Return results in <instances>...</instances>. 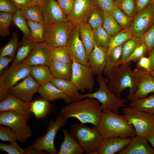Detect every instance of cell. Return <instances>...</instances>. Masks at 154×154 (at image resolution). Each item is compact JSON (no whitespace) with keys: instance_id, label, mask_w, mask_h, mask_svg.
<instances>
[{"instance_id":"cell-1","label":"cell","mask_w":154,"mask_h":154,"mask_svg":"<svg viewBox=\"0 0 154 154\" xmlns=\"http://www.w3.org/2000/svg\"><path fill=\"white\" fill-rule=\"evenodd\" d=\"M102 110L97 100L88 97L72 101L62 107L60 113L65 118L74 117L82 123H91L97 127Z\"/></svg>"},{"instance_id":"cell-22","label":"cell","mask_w":154,"mask_h":154,"mask_svg":"<svg viewBox=\"0 0 154 154\" xmlns=\"http://www.w3.org/2000/svg\"><path fill=\"white\" fill-rule=\"evenodd\" d=\"M145 137L136 135L132 137L126 147L118 154H154V149L148 143Z\"/></svg>"},{"instance_id":"cell-49","label":"cell","mask_w":154,"mask_h":154,"mask_svg":"<svg viewBox=\"0 0 154 154\" xmlns=\"http://www.w3.org/2000/svg\"><path fill=\"white\" fill-rule=\"evenodd\" d=\"M146 53L145 47L141 44L135 49L123 64L129 63L131 62H137L141 57L144 56Z\"/></svg>"},{"instance_id":"cell-40","label":"cell","mask_w":154,"mask_h":154,"mask_svg":"<svg viewBox=\"0 0 154 154\" xmlns=\"http://www.w3.org/2000/svg\"><path fill=\"white\" fill-rule=\"evenodd\" d=\"M116 5L127 16L133 18L138 12L135 0H115Z\"/></svg>"},{"instance_id":"cell-47","label":"cell","mask_w":154,"mask_h":154,"mask_svg":"<svg viewBox=\"0 0 154 154\" xmlns=\"http://www.w3.org/2000/svg\"><path fill=\"white\" fill-rule=\"evenodd\" d=\"M0 150L9 154H26L25 150L22 148L18 144L16 141L10 142L9 144L0 143Z\"/></svg>"},{"instance_id":"cell-5","label":"cell","mask_w":154,"mask_h":154,"mask_svg":"<svg viewBox=\"0 0 154 154\" xmlns=\"http://www.w3.org/2000/svg\"><path fill=\"white\" fill-rule=\"evenodd\" d=\"M70 132L86 154H96L103 139L96 127L76 123L71 125Z\"/></svg>"},{"instance_id":"cell-58","label":"cell","mask_w":154,"mask_h":154,"mask_svg":"<svg viewBox=\"0 0 154 154\" xmlns=\"http://www.w3.org/2000/svg\"><path fill=\"white\" fill-rule=\"evenodd\" d=\"M149 57L151 61V67L150 71L154 70V48L149 53Z\"/></svg>"},{"instance_id":"cell-24","label":"cell","mask_w":154,"mask_h":154,"mask_svg":"<svg viewBox=\"0 0 154 154\" xmlns=\"http://www.w3.org/2000/svg\"><path fill=\"white\" fill-rule=\"evenodd\" d=\"M64 139L58 154H82L85 152L76 139L66 130H62Z\"/></svg>"},{"instance_id":"cell-43","label":"cell","mask_w":154,"mask_h":154,"mask_svg":"<svg viewBox=\"0 0 154 154\" xmlns=\"http://www.w3.org/2000/svg\"><path fill=\"white\" fill-rule=\"evenodd\" d=\"M18 43V34L13 31L9 41L1 49L0 56H7L13 58L17 49Z\"/></svg>"},{"instance_id":"cell-60","label":"cell","mask_w":154,"mask_h":154,"mask_svg":"<svg viewBox=\"0 0 154 154\" xmlns=\"http://www.w3.org/2000/svg\"><path fill=\"white\" fill-rule=\"evenodd\" d=\"M149 72L150 74L154 77V70L150 71Z\"/></svg>"},{"instance_id":"cell-53","label":"cell","mask_w":154,"mask_h":154,"mask_svg":"<svg viewBox=\"0 0 154 154\" xmlns=\"http://www.w3.org/2000/svg\"><path fill=\"white\" fill-rule=\"evenodd\" d=\"M151 67V61L149 57L144 56L141 57L137 62L136 67L142 68L149 72Z\"/></svg>"},{"instance_id":"cell-46","label":"cell","mask_w":154,"mask_h":154,"mask_svg":"<svg viewBox=\"0 0 154 154\" xmlns=\"http://www.w3.org/2000/svg\"><path fill=\"white\" fill-rule=\"evenodd\" d=\"M141 44L145 47L149 55L154 48V24L140 37Z\"/></svg>"},{"instance_id":"cell-44","label":"cell","mask_w":154,"mask_h":154,"mask_svg":"<svg viewBox=\"0 0 154 154\" xmlns=\"http://www.w3.org/2000/svg\"><path fill=\"white\" fill-rule=\"evenodd\" d=\"M94 30L102 26L103 11L97 5L92 11L86 21Z\"/></svg>"},{"instance_id":"cell-37","label":"cell","mask_w":154,"mask_h":154,"mask_svg":"<svg viewBox=\"0 0 154 154\" xmlns=\"http://www.w3.org/2000/svg\"><path fill=\"white\" fill-rule=\"evenodd\" d=\"M133 37L130 29H123L115 35L111 37L106 54H109L114 47L122 45Z\"/></svg>"},{"instance_id":"cell-51","label":"cell","mask_w":154,"mask_h":154,"mask_svg":"<svg viewBox=\"0 0 154 154\" xmlns=\"http://www.w3.org/2000/svg\"><path fill=\"white\" fill-rule=\"evenodd\" d=\"M17 9L10 0H0V11L12 14Z\"/></svg>"},{"instance_id":"cell-62","label":"cell","mask_w":154,"mask_h":154,"mask_svg":"<svg viewBox=\"0 0 154 154\" xmlns=\"http://www.w3.org/2000/svg\"><path fill=\"white\" fill-rule=\"evenodd\" d=\"M56 0V1H58V0Z\"/></svg>"},{"instance_id":"cell-15","label":"cell","mask_w":154,"mask_h":154,"mask_svg":"<svg viewBox=\"0 0 154 154\" xmlns=\"http://www.w3.org/2000/svg\"><path fill=\"white\" fill-rule=\"evenodd\" d=\"M52 62L51 48L44 42L36 43L28 56L23 62L29 66L43 65L49 66Z\"/></svg>"},{"instance_id":"cell-33","label":"cell","mask_w":154,"mask_h":154,"mask_svg":"<svg viewBox=\"0 0 154 154\" xmlns=\"http://www.w3.org/2000/svg\"><path fill=\"white\" fill-rule=\"evenodd\" d=\"M52 62L60 63H72V59L66 46L51 48Z\"/></svg>"},{"instance_id":"cell-3","label":"cell","mask_w":154,"mask_h":154,"mask_svg":"<svg viewBox=\"0 0 154 154\" xmlns=\"http://www.w3.org/2000/svg\"><path fill=\"white\" fill-rule=\"evenodd\" d=\"M108 86L111 91L120 98L121 94L127 88L129 93L126 99L130 101L137 88V79L130 63H125L115 67L109 78Z\"/></svg>"},{"instance_id":"cell-34","label":"cell","mask_w":154,"mask_h":154,"mask_svg":"<svg viewBox=\"0 0 154 154\" xmlns=\"http://www.w3.org/2000/svg\"><path fill=\"white\" fill-rule=\"evenodd\" d=\"M130 101L129 106L154 114V94L144 98H131Z\"/></svg>"},{"instance_id":"cell-36","label":"cell","mask_w":154,"mask_h":154,"mask_svg":"<svg viewBox=\"0 0 154 154\" xmlns=\"http://www.w3.org/2000/svg\"><path fill=\"white\" fill-rule=\"evenodd\" d=\"M102 26L111 36H114L122 29L109 12L103 11V21Z\"/></svg>"},{"instance_id":"cell-31","label":"cell","mask_w":154,"mask_h":154,"mask_svg":"<svg viewBox=\"0 0 154 154\" xmlns=\"http://www.w3.org/2000/svg\"><path fill=\"white\" fill-rule=\"evenodd\" d=\"M72 63H60L52 62L49 66L53 77L71 80Z\"/></svg>"},{"instance_id":"cell-25","label":"cell","mask_w":154,"mask_h":154,"mask_svg":"<svg viewBox=\"0 0 154 154\" xmlns=\"http://www.w3.org/2000/svg\"><path fill=\"white\" fill-rule=\"evenodd\" d=\"M80 36L88 56L93 50L95 41L94 30L86 21L79 24Z\"/></svg>"},{"instance_id":"cell-38","label":"cell","mask_w":154,"mask_h":154,"mask_svg":"<svg viewBox=\"0 0 154 154\" xmlns=\"http://www.w3.org/2000/svg\"><path fill=\"white\" fill-rule=\"evenodd\" d=\"M12 23L22 32L23 37L30 38L31 32L27 20L22 15L20 11L17 10L12 14Z\"/></svg>"},{"instance_id":"cell-9","label":"cell","mask_w":154,"mask_h":154,"mask_svg":"<svg viewBox=\"0 0 154 154\" xmlns=\"http://www.w3.org/2000/svg\"><path fill=\"white\" fill-rule=\"evenodd\" d=\"M75 25L72 21L67 20L48 26L45 42L51 48L66 46Z\"/></svg>"},{"instance_id":"cell-59","label":"cell","mask_w":154,"mask_h":154,"mask_svg":"<svg viewBox=\"0 0 154 154\" xmlns=\"http://www.w3.org/2000/svg\"><path fill=\"white\" fill-rule=\"evenodd\" d=\"M31 1L35 5L41 6L44 0H31Z\"/></svg>"},{"instance_id":"cell-54","label":"cell","mask_w":154,"mask_h":154,"mask_svg":"<svg viewBox=\"0 0 154 154\" xmlns=\"http://www.w3.org/2000/svg\"><path fill=\"white\" fill-rule=\"evenodd\" d=\"M17 8L19 10L26 7L35 5L31 0H10Z\"/></svg>"},{"instance_id":"cell-2","label":"cell","mask_w":154,"mask_h":154,"mask_svg":"<svg viewBox=\"0 0 154 154\" xmlns=\"http://www.w3.org/2000/svg\"><path fill=\"white\" fill-rule=\"evenodd\" d=\"M97 127L103 138L112 136L133 137L136 135L134 127L123 115L107 109L102 110Z\"/></svg>"},{"instance_id":"cell-55","label":"cell","mask_w":154,"mask_h":154,"mask_svg":"<svg viewBox=\"0 0 154 154\" xmlns=\"http://www.w3.org/2000/svg\"><path fill=\"white\" fill-rule=\"evenodd\" d=\"M13 58L7 56H0V74L2 73L3 70L5 68Z\"/></svg>"},{"instance_id":"cell-50","label":"cell","mask_w":154,"mask_h":154,"mask_svg":"<svg viewBox=\"0 0 154 154\" xmlns=\"http://www.w3.org/2000/svg\"><path fill=\"white\" fill-rule=\"evenodd\" d=\"M74 1V0H58L57 2L62 11L67 16L72 11Z\"/></svg>"},{"instance_id":"cell-19","label":"cell","mask_w":154,"mask_h":154,"mask_svg":"<svg viewBox=\"0 0 154 154\" xmlns=\"http://www.w3.org/2000/svg\"><path fill=\"white\" fill-rule=\"evenodd\" d=\"M132 137L112 136L103 138L96 154L118 153L126 147Z\"/></svg>"},{"instance_id":"cell-4","label":"cell","mask_w":154,"mask_h":154,"mask_svg":"<svg viewBox=\"0 0 154 154\" xmlns=\"http://www.w3.org/2000/svg\"><path fill=\"white\" fill-rule=\"evenodd\" d=\"M96 80L99 84L98 89L92 93L80 94L77 100L88 97L95 99L100 104L102 110L108 109L116 113H118V110L120 107L127 106L126 104L127 101L126 99L119 98L109 89L108 85V78L104 77L100 74L97 75Z\"/></svg>"},{"instance_id":"cell-45","label":"cell","mask_w":154,"mask_h":154,"mask_svg":"<svg viewBox=\"0 0 154 154\" xmlns=\"http://www.w3.org/2000/svg\"><path fill=\"white\" fill-rule=\"evenodd\" d=\"M12 14L1 12L0 13V35L5 37L9 34V27L12 22Z\"/></svg>"},{"instance_id":"cell-21","label":"cell","mask_w":154,"mask_h":154,"mask_svg":"<svg viewBox=\"0 0 154 154\" xmlns=\"http://www.w3.org/2000/svg\"><path fill=\"white\" fill-rule=\"evenodd\" d=\"M106 53L95 42L94 48L88 56V65L94 75L103 72L107 63Z\"/></svg>"},{"instance_id":"cell-56","label":"cell","mask_w":154,"mask_h":154,"mask_svg":"<svg viewBox=\"0 0 154 154\" xmlns=\"http://www.w3.org/2000/svg\"><path fill=\"white\" fill-rule=\"evenodd\" d=\"M138 12H141L146 8L153 0H135Z\"/></svg>"},{"instance_id":"cell-27","label":"cell","mask_w":154,"mask_h":154,"mask_svg":"<svg viewBox=\"0 0 154 154\" xmlns=\"http://www.w3.org/2000/svg\"><path fill=\"white\" fill-rule=\"evenodd\" d=\"M36 44L31 39L23 37L11 66V68L23 62L28 56Z\"/></svg>"},{"instance_id":"cell-6","label":"cell","mask_w":154,"mask_h":154,"mask_svg":"<svg viewBox=\"0 0 154 154\" xmlns=\"http://www.w3.org/2000/svg\"><path fill=\"white\" fill-rule=\"evenodd\" d=\"M67 119L59 113L55 120L50 121L45 135L37 137L30 146L26 148L45 153L58 154V151L54 145L55 138L59 130L66 124Z\"/></svg>"},{"instance_id":"cell-18","label":"cell","mask_w":154,"mask_h":154,"mask_svg":"<svg viewBox=\"0 0 154 154\" xmlns=\"http://www.w3.org/2000/svg\"><path fill=\"white\" fill-rule=\"evenodd\" d=\"M96 5L95 0H74L72 11L67 16V20L74 24L86 21Z\"/></svg>"},{"instance_id":"cell-39","label":"cell","mask_w":154,"mask_h":154,"mask_svg":"<svg viewBox=\"0 0 154 154\" xmlns=\"http://www.w3.org/2000/svg\"><path fill=\"white\" fill-rule=\"evenodd\" d=\"M110 13L122 29H130L133 18L130 17L124 13L115 4Z\"/></svg>"},{"instance_id":"cell-61","label":"cell","mask_w":154,"mask_h":154,"mask_svg":"<svg viewBox=\"0 0 154 154\" xmlns=\"http://www.w3.org/2000/svg\"><path fill=\"white\" fill-rule=\"evenodd\" d=\"M151 4H153L154 5V0H153L151 3Z\"/></svg>"},{"instance_id":"cell-48","label":"cell","mask_w":154,"mask_h":154,"mask_svg":"<svg viewBox=\"0 0 154 154\" xmlns=\"http://www.w3.org/2000/svg\"><path fill=\"white\" fill-rule=\"evenodd\" d=\"M0 140L4 141L10 142L17 141V136L14 132L9 127L0 125Z\"/></svg>"},{"instance_id":"cell-7","label":"cell","mask_w":154,"mask_h":154,"mask_svg":"<svg viewBox=\"0 0 154 154\" xmlns=\"http://www.w3.org/2000/svg\"><path fill=\"white\" fill-rule=\"evenodd\" d=\"M31 116L13 111L0 112V124L11 129L17 136V141L23 143L32 134V131L27 125Z\"/></svg>"},{"instance_id":"cell-57","label":"cell","mask_w":154,"mask_h":154,"mask_svg":"<svg viewBox=\"0 0 154 154\" xmlns=\"http://www.w3.org/2000/svg\"><path fill=\"white\" fill-rule=\"evenodd\" d=\"M146 138L154 149V127L148 134Z\"/></svg>"},{"instance_id":"cell-41","label":"cell","mask_w":154,"mask_h":154,"mask_svg":"<svg viewBox=\"0 0 154 154\" xmlns=\"http://www.w3.org/2000/svg\"><path fill=\"white\" fill-rule=\"evenodd\" d=\"M94 40L97 44L107 52L111 37L102 26L94 30Z\"/></svg>"},{"instance_id":"cell-20","label":"cell","mask_w":154,"mask_h":154,"mask_svg":"<svg viewBox=\"0 0 154 154\" xmlns=\"http://www.w3.org/2000/svg\"><path fill=\"white\" fill-rule=\"evenodd\" d=\"M31 102H24L9 94L7 98L0 102V112L13 111L24 115L31 116Z\"/></svg>"},{"instance_id":"cell-14","label":"cell","mask_w":154,"mask_h":154,"mask_svg":"<svg viewBox=\"0 0 154 154\" xmlns=\"http://www.w3.org/2000/svg\"><path fill=\"white\" fill-rule=\"evenodd\" d=\"M40 85L31 76L8 90L9 93L24 102H31L35 94L38 92Z\"/></svg>"},{"instance_id":"cell-16","label":"cell","mask_w":154,"mask_h":154,"mask_svg":"<svg viewBox=\"0 0 154 154\" xmlns=\"http://www.w3.org/2000/svg\"><path fill=\"white\" fill-rule=\"evenodd\" d=\"M137 79V88L131 98L141 99L154 92V77L149 72L136 67L133 70Z\"/></svg>"},{"instance_id":"cell-11","label":"cell","mask_w":154,"mask_h":154,"mask_svg":"<svg viewBox=\"0 0 154 154\" xmlns=\"http://www.w3.org/2000/svg\"><path fill=\"white\" fill-rule=\"evenodd\" d=\"M66 46L71 57L78 62L88 66V57L80 36L79 24H75L70 35Z\"/></svg>"},{"instance_id":"cell-30","label":"cell","mask_w":154,"mask_h":154,"mask_svg":"<svg viewBox=\"0 0 154 154\" xmlns=\"http://www.w3.org/2000/svg\"><path fill=\"white\" fill-rule=\"evenodd\" d=\"M27 21L31 32L30 39L36 43L45 42L48 26L44 22Z\"/></svg>"},{"instance_id":"cell-35","label":"cell","mask_w":154,"mask_h":154,"mask_svg":"<svg viewBox=\"0 0 154 154\" xmlns=\"http://www.w3.org/2000/svg\"><path fill=\"white\" fill-rule=\"evenodd\" d=\"M19 10L27 20L44 22L41 6L34 5L26 7Z\"/></svg>"},{"instance_id":"cell-29","label":"cell","mask_w":154,"mask_h":154,"mask_svg":"<svg viewBox=\"0 0 154 154\" xmlns=\"http://www.w3.org/2000/svg\"><path fill=\"white\" fill-rule=\"evenodd\" d=\"M50 82L70 97L73 101L77 100L80 94L78 90L71 80L53 77Z\"/></svg>"},{"instance_id":"cell-23","label":"cell","mask_w":154,"mask_h":154,"mask_svg":"<svg viewBox=\"0 0 154 154\" xmlns=\"http://www.w3.org/2000/svg\"><path fill=\"white\" fill-rule=\"evenodd\" d=\"M38 93L43 98L49 101L61 99L68 104L73 101L70 97L50 82L40 85Z\"/></svg>"},{"instance_id":"cell-42","label":"cell","mask_w":154,"mask_h":154,"mask_svg":"<svg viewBox=\"0 0 154 154\" xmlns=\"http://www.w3.org/2000/svg\"><path fill=\"white\" fill-rule=\"evenodd\" d=\"M141 44L140 37H133L123 44L121 58L119 65L123 64L135 49Z\"/></svg>"},{"instance_id":"cell-8","label":"cell","mask_w":154,"mask_h":154,"mask_svg":"<svg viewBox=\"0 0 154 154\" xmlns=\"http://www.w3.org/2000/svg\"><path fill=\"white\" fill-rule=\"evenodd\" d=\"M123 115L134 127L136 135L146 137L154 127V114L128 106L122 109Z\"/></svg>"},{"instance_id":"cell-32","label":"cell","mask_w":154,"mask_h":154,"mask_svg":"<svg viewBox=\"0 0 154 154\" xmlns=\"http://www.w3.org/2000/svg\"><path fill=\"white\" fill-rule=\"evenodd\" d=\"M50 108L49 100L43 98L31 102L30 111L38 119L43 118L46 115Z\"/></svg>"},{"instance_id":"cell-12","label":"cell","mask_w":154,"mask_h":154,"mask_svg":"<svg viewBox=\"0 0 154 154\" xmlns=\"http://www.w3.org/2000/svg\"><path fill=\"white\" fill-rule=\"evenodd\" d=\"M154 24V5L150 4L133 18L130 28L133 36L140 37Z\"/></svg>"},{"instance_id":"cell-26","label":"cell","mask_w":154,"mask_h":154,"mask_svg":"<svg viewBox=\"0 0 154 154\" xmlns=\"http://www.w3.org/2000/svg\"><path fill=\"white\" fill-rule=\"evenodd\" d=\"M30 75L40 85L50 82L53 77L49 66L43 65L30 66Z\"/></svg>"},{"instance_id":"cell-13","label":"cell","mask_w":154,"mask_h":154,"mask_svg":"<svg viewBox=\"0 0 154 154\" xmlns=\"http://www.w3.org/2000/svg\"><path fill=\"white\" fill-rule=\"evenodd\" d=\"M30 74V66L23 62L12 67H9L0 75V88L8 90Z\"/></svg>"},{"instance_id":"cell-28","label":"cell","mask_w":154,"mask_h":154,"mask_svg":"<svg viewBox=\"0 0 154 154\" xmlns=\"http://www.w3.org/2000/svg\"><path fill=\"white\" fill-rule=\"evenodd\" d=\"M122 45L114 48L108 54H106L107 63L103 71L109 78L113 69L120 65L122 50Z\"/></svg>"},{"instance_id":"cell-17","label":"cell","mask_w":154,"mask_h":154,"mask_svg":"<svg viewBox=\"0 0 154 154\" xmlns=\"http://www.w3.org/2000/svg\"><path fill=\"white\" fill-rule=\"evenodd\" d=\"M41 7L43 21L47 26L68 20L56 0H44Z\"/></svg>"},{"instance_id":"cell-10","label":"cell","mask_w":154,"mask_h":154,"mask_svg":"<svg viewBox=\"0 0 154 154\" xmlns=\"http://www.w3.org/2000/svg\"><path fill=\"white\" fill-rule=\"evenodd\" d=\"M72 74L71 80L78 90L91 92L95 85L93 74L90 68L77 62L72 57Z\"/></svg>"},{"instance_id":"cell-52","label":"cell","mask_w":154,"mask_h":154,"mask_svg":"<svg viewBox=\"0 0 154 154\" xmlns=\"http://www.w3.org/2000/svg\"><path fill=\"white\" fill-rule=\"evenodd\" d=\"M97 5L103 11L110 13L115 3L114 0H95Z\"/></svg>"}]
</instances>
